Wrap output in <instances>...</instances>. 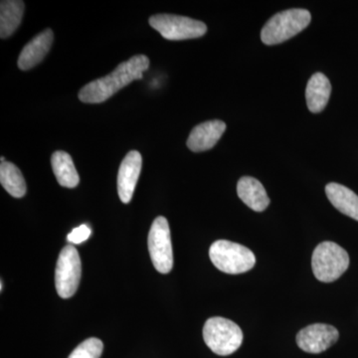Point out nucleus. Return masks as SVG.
<instances>
[{"label": "nucleus", "instance_id": "nucleus-1", "mask_svg": "<svg viewBox=\"0 0 358 358\" xmlns=\"http://www.w3.org/2000/svg\"><path fill=\"white\" fill-rule=\"evenodd\" d=\"M150 67V59L140 54L121 63L110 74L85 85L78 96L81 102L100 103L109 100L120 90L136 80L143 79V72Z\"/></svg>", "mask_w": 358, "mask_h": 358}, {"label": "nucleus", "instance_id": "nucleus-2", "mask_svg": "<svg viewBox=\"0 0 358 358\" xmlns=\"http://www.w3.org/2000/svg\"><path fill=\"white\" fill-rule=\"evenodd\" d=\"M312 20V16L306 9H289L275 14L264 26L261 39L266 45L282 43L292 37L296 36Z\"/></svg>", "mask_w": 358, "mask_h": 358}, {"label": "nucleus", "instance_id": "nucleus-3", "mask_svg": "<svg viewBox=\"0 0 358 358\" xmlns=\"http://www.w3.org/2000/svg\"><path fill=\"white\" fill-rule=\"evenodd\" d=\"M209 257L219 271L230 275L248 272L256 264V257L251 250L227 240L214 242L209 249Z\"/></svg>", "mask_w": 358, "mask_h": 358}, {"label": "nucleus", "instance_id": "nucleus-4", "mask_svg": "<svg viewBox=\"0 0 358 358\" xmlns=\"http://www.w3.org/2000/svg\"><path fill=\"white\" fill-rule=\"evenodd\" d=\"M203 338L212 352L221 357H227L239 350L243 343V333L232 320L214 317L205 322Z\"/></svg>", "mask_w": 358, "mask_h": 358}, {"label": "nucleus", "instance_id": "nucleus-5", "mask_svg": "<svg viewBox=\"0 0 358 358\" xmlns=\"http://www.w3.org/2000/svg\"><path fill=\"white\" fill-rule=\"evenodd\" d=\"M350 266V256L345 249L334 242L317 245L312 257L313 275L320 282L336 281Z\"/></svg>", "mask_w": 358, "mask_h": 358}, {"label": "nucleus", "instance_id": "nucleus-6", "mask_svg": "<svg viewBox=\"0 0 358 358\" xmlns=\"http://www.w3.org/2000/svg\"><path fill=\"white\" fill-rule=\"evenodd\" d=\"M148 22L164 38L173 41L199 38L207 32V26L201 21L174 14H155Z\"/></svg>", "mask_w": 358, "mask_h": 358}, {"label": "nucleus", "instance_id": "nucleus-7", "mask_svg": "<svg viewBox=\"0 0 358 358\" xmlns=\"http://www.w3.org/2000/svg\"><path fill=\"white\" fill-rule=\"evenodd\" d=\"M148 250L155 268L162 274H169L173 267L171 229L166 217L155 218L148 234Z\"/></svg>", "mask_w": 358, "mask_h": 358}, {"label": "nucleus", "instance_id": "nucleus-8", "mask_svg": "<svg viewBox=\"0 0 358 358\" xmlns=\"http://www.w3.org/2000/svg\"><path fill=\"white\" fill-rule=\"evenodd\" d=\"M81 259L73 245H67L59 255L55 270L56 291L62 299H69L76 293L81 280Z\"/></svg>", "mask_w": 358, "mask_h": 358}, {"label": "nucleus", "instance_id": "nucleus-9", "mask_svg": "<svg viewBox=\"0 0 358 358\" xmlns=\"http://www.w3.org/2000/svg\"><path fill=\"white\" fill-rule=\"evenodd\" d=\"M339 334L333 326L324 324H310L296 334V343L301 350L308 353L326 352L338 341Z\"/></svg>", "mask_w": 358, "mask_h": 358}, {"label": "nucleus", "instance_id": "nucleus-10", "mask_svg": "<svg viewBox=\"0 0 358 358\" xmlns=\"http://www.w3.org/2000/svg\"><path fill=\"white\" fill-rule=\"evenodd\" d=\"M141 166L143 159L138 150H131L122 159L117 173V193L122 203L128 204L133 199Z\"/></svg>", "mask_w": 358, "mask_h": 358}, {"label": "nucleus", "instance_id": "nucleus-11", "mask_svg": "<svg viewBox=\"0 0 358 358\" xmlns=\"http://www.w3.org/2000/svg\"><path fill=\"white\" fill-rule=\"evenodd\" d=\"M225 129V122L219 120L202 122L192 129L186 145L192 152H206L218 143Z\"/></svg>", "mask_w": 358, "mask_h": 358}, {"label": "nucleus", "instance_id": "nucleus-12", "mask_svg": "<svg viewBox=\"0 0 358 358\" xmlns=\"http://www.w3.org/2000/svg\"><path fill=\"white\" fill-rule=\"evenodd\" d=\"M54 33L50 28L39 33L31 41L23 47L20 58H18V67L20 70L28 71L38 65L50 51L53 44Z\"/></svg>", "mask_w": 358, "mask_h": 358}, {"label": "nucleus", "instance_id": "nucleus-13", "mask_svg": "<svg viewBox=\"0 0 358 358\" xmlns=\"http://www.w3.org/2000/svg\"><path fill=\"white\" fill-rule=\"evenodd\" d=\"M239 199L252 210L263 212L270 204V199L260 181L256 178L244 176L237 185Z\"/></svg>", "mask_w": 358, "mask_h": 358}, {"label": "nucleus", "instance_id": "nucleus-14", "mask_svg": "<svg viewBox=\"0 0 358 358\" xmlns=\"http://www.w3.org/2000/svg\"><path fill=\"white\" fill-rule=\"evenodd\" d=\"M331 94L329 80L322 73H315L308 82L306 99L308 110L315 114L322 112L329 103Z\"/></svg>", "mask_w": 358, "mask_h": 358}, {"label": "nucleus", "instance_id": "nucleus-15", "mask_svg": "<svg viewBox=\"0 0 358 358\" xmlns=\"http://www.w3.org/2000/svg\"><path fill=\"white\" fill-rule=\"evenodd\" d=\"M327 199L336 209L358 221V196L350 188L331 182L326 186Z\"/></svg>", "mask_w": 358, "mask_h": 358}, {"label": "nucleus", "instance_id": "nucleus-16", "mask_svg": "<svg viewBox=\"0 0 358 358\" xmlns=\"http://www.w3.org/2000/svg\"><path fill=\"white\" fill-rule=\"evenodd\" d=\"M51 166L59 185L67 188H75L79 185V174L69 154L63 150L54 152L51 157Z\"/></svg>", "mask_w": 358, "mask_h": 358}, {"label": "nucleus", "instance_id": "nucleus-17", "mask_svg": "<svg viewBox=\"0 0 358 358\" xmlns=\"http://www.w3.org/2000/svg\"><path fill=\"white\" fill-rule=\"evenodd\" d=\"M24 2L20 0H6L0 4V37L8 38L20 25L24 13Z\"/></svg>", "mask_w": 358, "mask_h": 358}, {"label": "nucleus", "instance_id": "nucleus-18", "mask_svg": "<svg viewBox=\"0 0 358 358\" xmlns=\"http://www.w3.org/2000/svg\"><path fill=\"white\" fill-rule=\"evenodd\" d=\"M0 182L11 196L21 199L26 194L27 186L22 173L13 162H4L0 164Z\"/></svg>", "mask_w": 358, "mask_h": 358}, {"label": "nucleus", "instance_id": "nucleus-19", "mask_svg": "<svg viewBox=\"0 0 358 358\" xmlns=\"http://www.w3.org/2000/svg\"><path fill=\"white\" fill-rule=\"evenodd\" d=\"M103 350V345L100 339L88 338L80 343L68 358H100Z\"/></svg>", "mask_w": 358, "mask_h": 358}, {"label": "nucleus", "instance_id": "nucleus-20", "mask_svg": "<svg viewBox=\"0 0 358 358\" xmlns=\"http://www.w3.org/2000/svg\"><path fill=\"white\" fill-rule=\"evenodd\" d=\"M92 231L90 229L89 226L83 225L79 227L74 228L70 234H68L67 240L72 244L79 245L87 241L89 237L91 236Z\"/></svg>", "mask_w": 358, "mask_h": 358}, {"label": "nucleus", "instance_id": "nucleus-21", "mask_svg": "<svg viewBox=\"0 0 358 358\" xmlns=\"http://www.w3.org/2000/svg\"><path fill=\"white\" fill-rule=\"evenodd\" d=\"M0 291H3V282H0Z\"/></svg>", "mask_w": 358, "mask_h": 358}]
</instances>
